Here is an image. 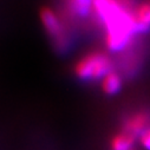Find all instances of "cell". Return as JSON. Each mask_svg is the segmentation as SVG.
<instances>
[{
    "label": "cell",
    "mask_w": 150,
    "mask_h": 150,
    "mask_svg": "<svg viewBox=\"0 0 150 150\" xmlns=\"http://www.w3.org/2000/svg\"><path fill=\"white\" fill-rule=\"evenodd\" d=\"M114 70V62L106 52L92 51L82 57L73 66L74 76L81 81L103 79L109 72Z\"/></svg>",
    "instance_id": "cell-1"
},
{
    "label": "cell",
    "mask_w": 150,
    "mask_h": 150,
    "mask_svg": "<svg viewBox=\"0 0 150 150\" xmlns=\"http://www.w3.org/2000/svg\"><path fill=\"white\" fill-rule=\"evenodd\" d=\"M39 14L42 25L47 35L51 38L53 46L56 49H66L69 39H66L64 27L56 12L51 7H43Z\"/></svg>",
    "instance_id": "cell-2"
},
{
    "label": "cell",
    "mask_w": 150,
    "mask_h": 150,
    "mask_svg": "<svg viewBox=\"0 0 150 150\" xmlns=\"http://www.w3.org/2000/svg\"><path fill=\"white\" fill-rule=\"evenodd\" d=\"M150 127V116L144 111H138L134 115L128 116L122 125V130L129 132L134 137L138 138L141 134Z\"/></svg>",
    "instance_id": "cell-3"
},
{
    "label": "cell",
    "mask_w": 150,
    "mask_h": 150,
    "mask_svg": "<svg viewBox=\"0 0 150 150\" xmlns=\"http://www.w3.org/2000/svg\"><path fill=\"white\" fill-rule=\"evenodd\" d=\"M134 21L136 32H145L150 30V0L139 4L134 10Z\"/></svg>",
    "instance_id": "cell-4"
},
{
    "label": "cell",
    "mask_w": 150,
    "mask_h": 150,
    "mask_svg": "<svg viewBox=\"0 0 150 150\" xmlns=\"http://www.w3.org/2000/svg\"><path fill=\"white\" fill-rule=\"evenodd\" d=\"M122 86H123V79L121 74L115 70L109 72L100 81V89L108 96H115L122 90Z\"/></svg>",
    "instance_id": "cell-5"
},
{
    "label": "cell",
    "mask_w": 150,
    "mask_h": 150,
    "mask_svg": "<svg viewBox=\"0 0 150 150\" xmlns=\"http://www.w3.org/2000/svg\"><path fill=\"white\" fill-rule=\"evenodd\" d=\"M136 139L137 138L130 135L129 132L121 130L120 132L115 134L110 139L109 149L110 150H132Z\"/></svg>",
    "instance_id": "cell-6"
},
{
    "label": "cell",
    "mask_w": 150,
    "mask_h": 150,
    "mask_svg": "<svg viewBox=\"0 0 150 150\" xmlns=\"http://www.w3.org/2000/svg\"><path fill=\"white\" fill-rule=\"evenodd\" d=\"M72 13L78 17H86L93 8V0H69Z\"/></svg>",
    "instance_id": "cell-7"
},
{
    "label": "cell",
    "mask_w": 150,
    "mask_h": 150,
    "mask_svg": "<svg viewBox=\"0 0 150 150\" xmlns=\"http://www.w3.org/2000/svg\"><path fill=\"white\" fill-rule=\"evenodd\" d=\"M138 141L145 150H150V127L141 134V136L138 137Z\"/></svg>",
    "instance_id": "cell-8"
},
{
    "label": "cell",
    "mask_w": 150,
    "mask_h": 150,
    "mask_svg": "<svg viewBox=\"0 0 150 150\" xmlns=\"http://www.w3.org/2000/svg\"><path fill=\"white\" fill-rule=\"evenodd\" d=\"M132 150H135V149H132Z\"/></svg>",
    "instance_id": "cell-9"
}]
</instances>
